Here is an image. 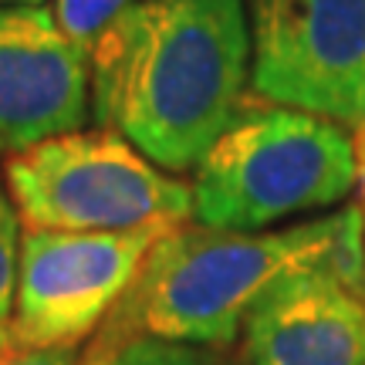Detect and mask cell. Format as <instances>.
<instances>
[{
  "label": "cell",
  "instance_id": "12",
  "mask_svg": "<svg viewBox=\"0 0 365 365\" xmlns=\"http://www.w3.org/2000/svg\"><path fill=\"white\" fill-rule=\"evenodd\" d=\"M0 365H78L75 349H21L14 345L7 355H0Z\"/></svg>",
  "mask_w": 365,
  "mask_h": 365
},
{
  "label": "cell",
  "instance_id": "5",
  "mask_svg": "<svg viewBox=\"0 0 365 365\" xmlns=\"http://www.w3.org/2000/svg\"><path fill=\"white\" fill-rule=\"evenodd\" d=\"M250 88L365 129V0H250Z\"/></svg>",
  "mask_w": 365,
  "mask_h": 365
},
{
  "label": "cell",
  "instance_id": "2",
  "mask_svg": "<svg viewBox=\"0 0 365 365\" xmlns=\"http://www.w3.org/2000/svg\"><path fill=\"white\" fill-rule=\"evenodd\" d=\"M365 240V210L345 207L284 230L186 227L156 240L95 345L163 339L180 345H230L254 304L281 277Z\"/></svg>",
  "mask_w": 365,
  "mask_h": 365
},
{
  "label": "cell",
  "instance_id": "10",
  "mask_svg": "<svg viewBox=\"0 0 365 365\" xmlns=\"http://www.w3.org/2000/svg\"><path fill=\"white\" fill-rule=\"evenodd\" d=\"M78 365H217L200 345H180L163 339H125L112 345H91Z\"/></svg>",
  "mask_w": 365,
  "mask_h": 365
},
{
  "label": "cell",
  "instance_id": "15",
  "mask_svg": "<svg viewBox=\"0 0 365 365\" xmlns=\"http://www.w3.org/2000/svg\"><path fill=\"white\" fill-rule=\"evenodd\" d=\"M359 173H362V182H365V153H362V166H359Z\"/></svg>",
  "mask_w": 365,
  "mask_h": 365
},
{
  "label": "cell",
  "instance_id": "6",
  "mask_svg": "<svg viewBox=\"0 0 365 365\" xmlns=\"http://www.w3.org/2000/svg\"><path fill=\"white\" fill-rule=\"evenodd\" d=\"M180 223L115 234L31 230L21 240V271L11 331L21 349H78L115 312L156 240Z\"/></svg>",
  "mask_w": 365,
  "mask_h": 365
},
{
  "label": "cell",
  "instance_id": "3",
  "mask_svg": "<svg viewBox=\"0 0 365 365\" xmlns=\"http://www.w3.org/2000/svg\"><path fill=\"white\" fill-rule=\"evenodd\" d=\"M359 182L345 125L284 105L240 108L193 176V220L254 234L277 220L341 203Z\"/></svg>",
  "mask_w": 365,
  "mask_h": 365
},
{
  "label": "cell",
  "instance_id": "11",
  "mask_svg": "<svg viewBox=\"0 0 365 365\" xmlns=\"http://www.w3.org/2000/svg\"><path fill=\"white\" fill-rule=\"evenodd\" d=\"M21 240L24 220L17 213L11 186L0 176V325H11L14 298H17V271H21Z\"/></svg>",
  "mask_w": 365,
  "mask_h": 365
},
{
  "label": "cell",
  "instance_id": "1",
  "mask_svg": "<svg viewBox=\"0 0 365 365\" xmlns=\"http://www.w3.org/2000/svg\"><path fill=\"white\" fill-rule=\"evenodd\" d=\"M91 115L166 173L196 170L250 81L244 0H135L88 61Z\"/></svg>",
  "mask_w": 365,
  "mask_h": 365
},
{
  "label": "cell",
  "instance_id": "4",
  "mask_svg": "<svg viewBox=\"0 0 365 365\" xmlns=\"http://www.w3.org/2000/svg\"><path fill=\"white\" fill-rule=\"evenodd\" d=\"M7 186L31 230L115 234L193 217V190L112 129H78L17 153Z\"/></svg>",
  "mask_w": 365,
  "mask_h": 365
},
{
  "label": "cell",
  "instance_id": "7",
  "mask_svg": "<svg viewBox=\"0 0 365 365\" xmlns=\"http://www.w3.org/2000/svg\"><path fill=\"white\" fill-rule=\"evenodd\" d=\"M244 365H365V240L281 277L240 328Z\"/></svg>",
  "mask_w": 365,
  "mask_h": 365
},
{
  "label": "cell",
  "instance_id": "9",
  "mask_svg": "<svg viewBox=\"0 0 365 365\" xmlns=\"http://www.w3.org/2000/svg\"><path fill=\"white\" fill-rule=\"evenodd\" d=\"M132 4L135 0H54L51 14L54 24L61 27V34L85 54V61H91L95 48L125 17Z\"/></svg>",
  "mask_w": 365,
  "mask_h": 365
},
{
  "label": "cell",
  "instance_id": "8",
  "mask_svg": "<svg viewBox=\"0 0 365 365\" xmlns=\"http://www.w3.org/2000/svg\"><path fill=\"white\" fill-rule=\"evenodd\" d=\"M88 115V61L51 7H0V156L78 132Z\"/></svg>",
  "mask_w": 365,
  "mask_h": 365
},
{
  "label": "cell",
  "instance_id": "14",
  "mask_svg": "<svg viewBox=\"0 0 365 365\" xmlns=\"http://www.w3.org/2000/svg\"><path fill=\"white\" fill-rule=\"evenodd\" d=\"M34 4H44V0H0V7H34Z\"/></svg>",
  "mask_w": 365,
  "mask_h": 365
},
{
  "label": "cell",
  "instance_id": "13",
  "mask_svg": "<svg viewBox=\"0 0 365 365\" xmlns=\"http://www.w3.org/2000/svg\"><path fill=\"white\" fill-rule=\"evenodd\" d=\"M14 345H17V341H14L11 325H0V355H7V352L14 349Z\"/></svg>",
  "mask_w": 365,
  "mask_h": 365
}]
</instances>
